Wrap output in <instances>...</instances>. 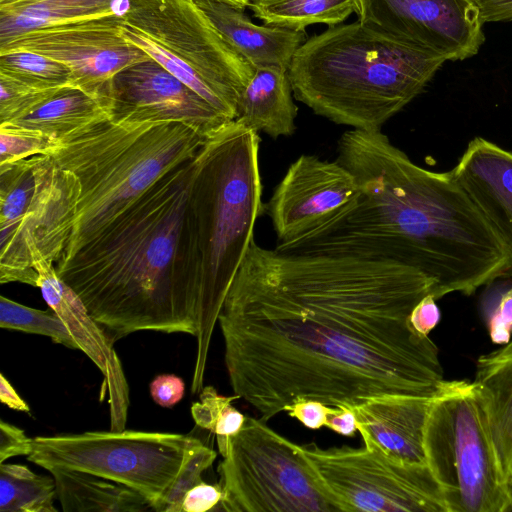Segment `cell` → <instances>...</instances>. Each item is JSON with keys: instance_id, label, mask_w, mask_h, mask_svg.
Returning <instances> with one entry per match:
<instances>
[{"instance_id": "5bb4252c", "label": "cell", "mask_w": 512, "mask_h": 512, "mask_svg": "<svg viewBox=\"0 0 512 512\" xmlns=\"http://www.w3.org/2000/svg\"><path fill=\"white\" fill-rule=\"evenodd\" d=\"M358 21L442 57L464 60L484 42L474 0H358Z\"/></svg>"}, {"instance_id": "44dd1931", "label": "cell", "mask_w": 512, "mask_h": 512, "mask_svg": "<svg viewBox=\"0 0 512 512\" xmlns=\"http://www.w3.org/2000/svg\"><path fill=\"white\" fill-rule=\"evenodd\" d=\"M292 95L288 69L256 68L239 98L235 120L273 139L291 136L297 116Z\"/></svg>"}, {"instance_id": "d6986e66", "label": "cell", "mask_w": 512, "mask_h": 512, "mask_svg": "<svg viewBox=\"0 0 512 512\" xmlns=\"http://www.w3.org/2000/svg\"><path fill=\"white\" fill-rule=\"evenodd\" d=\"M435 398L384 396L350 407L357 418L358 432L369 436L388 456L427 464L424 432Z\"/></svg>"}, {"instance_id": "d6a6232c", "label": "cell", "mask_w": 512, "mask_h": 512, "mask_svg": "<svg viewBox=\"0 0 512 512\" xmlns=\"http://www.w3.org/2000/svg\"><path fill=\"white\" fill-rule=\"evenodd\" d=\"M59 89L33 88L0 74V123L10 122L27 115Z\"/></svg>"}, {"instance_id": "4316f807", "label": "cell", "mask_w": 512, "mask_h": 512, "mask_svg": "<svg viewBox=\"0 0 512 512\" xmlns=\"http://www.w3.org/2000/svg\"><path fill=\"white\" fill-rule=\"evenodd\" d=\"M54 478L21 464L0 463V512H57Z\"/></svg>"}, {"instance_id": "f6af8a7d", "label": "cell", "mask_w": 512, "mask_h": 512, "mask_svg": "<svg viewBox=\"0 0 512 512\" xmlns=\"http://www.w3.org/2000/svg\"><path fill=\"white\" fill-rule=\"evenodd\" d=\"M510 482H511V485H512V472H511V476H510Z\"/></svg>"}, {"instance_id": "e0dca14e", "label": "cell", "mask_w": 512, "mask_h": 512, "mask_svg": "<svg viewBox=\"0 0 512 512\" xmlns=\"http://www.w3.org/2000/svg\"><path fill=\"white\" fill-rule=\"evenodd\" d=\"M38 287L49 308L62 319L78 349L100 370L103 382L100 399L108 397L110 428L125 429L129 407V387L120 359L104 329L90 315L76 292L57 274L54 263L41 255L33 256Z\"/></svg>"}, {"instance_id": "8d00e7d4", "label": "cell", "mask_w": 512, "mask_h": 512, "mask_svg": "<svg viewBox=\"0 0 512 512\" xmlns=\"http://www.w3.org/2000/svg\"><path fill=\"white\" fill-rule=\"evenodd\" d=\"M330 407L317 400L301 399L286 406L284 411L304 426L310 429H319L325 426Z\"/></svg>"}, {"instance_id": "7402d4cb", "label": "cell", "mask_w": 512, "mask_h": 512, "mask_svg": "<svg viewBox=\"0 0 512 512\" xmlns=\"http://www.w3.org/2000/svg\"><path fill=\"white\" fill-rule=\"evenodd\" d=\"M503 467L512 472V341L479 357L473 381Z\"/></svg>"}, {"instance_id": "2e32d148", "label": "cell", "mask_w": 512, "mask_h": 512, "mask_svg": "<svg viewBox=\"0 0 512 512\" xmlns=\"http://www.w3.org/2000/svg\"><path fill=\"white\" fill-rule=\"evenodd\" d=\"M109 117L116 122L176 121L211 136L230 122L205 99L151 58L111 80Z\"/></svg>"}, {"instance_id": "b9f144b4", "label": "cell", "mask_w": 512, "mask_h": 512, "mask_svg": "<svg viewBox=\"0 0 512 512\" xmlns=\"http://www.w3.org/2000/svg\"><path fill=\"white\" fill-rule=\"evenodd\" d=\"M0 400L10 409L30 412L28 404L20 397L3 373L0 374Z\"/></svg>"}, {"instance_id": "6da1fadb", "label": "cell", "mask_w": 512, "mask_h": 512, "mask_svg": "<svg viewBox=\"0 0 512 512\" xmlns=\"http://www.w3.org/2000/svg\"><path fill=\"white\" fill-rule=\"evenodd\" d=\"M434 290L399 262L253 240L218 317L234 394L264 422L301 399L437 397L448 382L438 348L409 322Z\"/></svg>"}, {"instance_id": "1f68e13d", "label": "cell", "mask_w": 512, "mask_h": 512, "mask_svg": "<svg viewBox=\"0 0 512 512\" xmlns=\"http://www.w3.org/2000/svg\"><path fill=\"white\" fill-rule=\"evenodd\" d=\"M216 452L202 441L187 456L157 512H182V503L188 490L202 482V474L214 462Z\"/></svg>"}, {"instance_id": "7bdbcfd3", "label": "cell", "mask_w": 512, "mask_h": 512, "mask_svg": "<svg viewBox=\"0 0 512 512\" xmlns=\"http://www.w3.org/2000/svg\"><path fill=\"white\" fill-rule=\"evenodd\" d=\"M237 7H240L242 9H245L246 7H249L252 0H219Z\"/></svg>"}, {"instance_id": "9a60e30c", "label": "cell", "mask_w": 512, "mask_h": 512, "mask_svg": "<svg viewBox=\"0 0 512 512\" xmlns=\"http://www.w3.org/2000/svg\"><path fill=\"white\" fill-rule=\"evenodd\" d=\"M354 175L340 162L301 155L288 167L265 209L277 236L288 246L331 223L358 200Z\"/></svg>"}, {"instance_id": "e575fe53", "label": "cell", "mask_w": 512, "mask_h": 512, "mask_svg": "<svg viewBox=\"0 0 512 512\" xmlns=\"http://www.w3.org/2000/svg\"><path fill=\"white\" fill-rule=\"evenodd\" d=\"M33 451V438L4 420L0 421V463L15 456H29Z\"/></svg>"}, {"instance_id": "ee69618b", "label": "cell", "mask_w": 512, "mask_h": 512, "mask_svg": "<svg viewBox=\"0 0 512 512\" xmlns=\"http://www.w3.org/2000/svg\"><path fill=\"white\" fill-rule=\"evenodd\" d=\"M18 1H21V0H0V7L10 5V4H13Z\"/></svg>"}, {"instance_id": "ac0fdd59", "label": "cell", "mask_w": 512, "mask_h": 512, "mask_svg": "<svg viewBox=\"0 0 512 512\" xmlns=\"http://www.w3.org/2000/svg\"><path fill=\"white\" fill-rule=\"evenodd\" d=\"M450 173L512 252V152L476 137Z\"/></svg>"}, {"instance_id": "836d02e7", "label": "cell", "mask_w": 512, "mask_h": 512, "mask_svg": "<svg viewBox=\"0 0 512 512\" xmlns=\"http://www.w3.org/2000/svg\"><path fill=\"white\" fill-rule=\"evenodd\" d=\"M491 340L496 344H506L512 333V287L500 297L488 320Z\"/></svg>"}, {"instance_id": "d590c367", "label": "cell", "mask_w": 512, "mask_h": 512, "mask_svg": "<svg viewBox=\"0 0 512 512\" xmlns=\"http://www.w3.org/2000/svg\"><path fill=\"white\" fill-rule=\"evenodd\" d=\"M223 499L221 486L208 484L204 481L192 487L186 493L182 512H206L220 505Z\"/></svg>"}, {"instance_id": "484cf974", "label": "cell", "mask_w": 512, "mask_h": 512, "mask_svg": "<svg viewBox=\"0 0 512 512\" xmlns=\"http://www.w3.org/2000/svg\"><path fill=\"white\" fill-rule=\"evenodd\" d=\"M358 0H252L249 7L265 25L304 32L313 24L336 26L356 12Z\"/></svg>"}, {"instance_id": "60d3db41", "label": "cell", "mask_w": 512, "mask_h": 512, "mask_svg": "<svg viewBox=\"0 0 512 512\" xmlns=\"http://www.w3.org/2000/svg\"><path fill=\"white\" fill-rule=\"evenodd\" d=\"M474 2L484 23L512 20V0H474Z\"/></svg>"}, {"instance_id": "52a82bcc", "label": "cell", "mask_w": 512, "mask_h": 512, "mask_svg": "<svg viewBox=\"0 0 512 512\" xmlns=\"http://www.w3.org/2000/svg\"><path fill=\"white\" fill-rule=\"evenodd\" d=\"M122 35L228 120L255 68L219 34L194 0H127Z\"/></svg>"}, {"instance_id": "ffe728a7", "label": "cell", "mask_w": 512, "mask_h": 512, "mask_svg": "<svg viewBox=\"0 0 512 512\" xmlns=\"http://www.w3.org/2000/svg\"><path fill=\"white\" fill-rule=\"evenodd\" d=\"M224 40L255 69H288L297 49L305 42L304 32L256 25L244 9L219 0H194Z\"/></svg>"}, {"instance_id": "4dcf8cb0", "label": "cell", "mask_w": 512, "mask_h": 512, "mask_svg": "<svg viewBox=\"0 0 512 512\" xmlns=\"http://www.w3.org/2000/svg\"><path fill=\"white\" fill-rule=\"evenodd\" d=\"M55 141L42 132L13 123H0V167L50 154Z\"/></svg>"}, {"instance_id": "ab89813d", "label": "cell", "mask_w": 512, "mask_h": 512, "mask_svg": "<svg viewBox=\"0 0 512 512\" xmlns=\"http://www.w3.org/2000/svg\"><path fill=\"white\" fill-rule=\"evenodd\" d=\"M325 426L343 436H354L358 431L355 412L346 405L331 406Z\"/></svg>"}, {"instance_id": "d4e9b609", "label": "cell", "mask_w": 512, "mask_h": 512, "mask_svg": "<svg viewBox=\"0 0 512 512\" xmlns=\"http://www.w3.org/2000/svg\"><path fill=\"white\" fill-rule=\"evenodd\" d=\"M108 117L102 100L79 88L65 86L27 115L9 123L38 130L56 141Z\"/></svg>"}, {"instance_id": "74e56055", "label": "cell", "mask_w": 512, "mask_h": 512, "mask_svg": "<svg viewBox=\"0 0 512 512\" xmlns=\"http://www.w3.org/2000/svg\"><path fill=\"white\" fill-rule=\"evenodd\" d=\"M183 380L172 374L157 376L150 384V394L155 403L162 407L177 404L184 396Z\"/></svg>"}, {"instance_id": "603a6c76", "label": "cell", "mask_w": 512, "mask_h": 512, "mask_svg": "<svg viewBox=\"0 0 512 512\" xmlns=\"http://www.w3.org/2000/svg\"><path fill=\"white\" fill-rule=\"evenodd\" d=\"M54 478L64 512L153 511L150 502L130 487L88 472L65 467L47 469Z\"/></svg>"}, {"instance_id": "ba28073f", "label": "cell", "mask_w": 512, "mask_h": 512, "mask_svg": "<svg viewBox=\"0 0 512 512\" xmlns=\"http://www.w3.org/2000/svg\"><path fill=\"white\" fill-rule=\"evenodd\" d=\"M424 449L448 512L512 510V485L473 382L448 381L433 400Z\"/></svg>"}, {"instance_id": "cb8c5ba5", "label": "cell", "mask_w": 512, "mask_h": 512, "mask_svg": "<svg viewBox=\"0 0 512 512\" xmlns=\"http://www.w3.org/2000/svg\"><path fill=\"white\" fill-rule=\"evenodd\" d=\"M127 0H21L0 7V43L39 27L123 15Z\"/></svg>"}, {"instance_id": "f1b7e54d", "label": "cell", "mask_w": 512, "mask_h": 512, "mask_svg": "<svg viewBox=\"0 0 512 512\" xmlns=\"http://www.w3.org/2000/svg\"><path fill=\"white\" fill-rule=\"evenodd\" d=\"M0 327L43 335L55 343L78 349L68 328L51 308L45 311L31 308L3 295L0 296Z\"/></svg>"}, {"instance_id": "30bf717a", "label": "cell", "mask_w": 512, "mask_h": 512, "mask_svg": "<svg viewBox=\"0 0 512 512\" xmlns=\"http://www.w3.org/2000/svg\"><path fill=\"white\" fill-rule=\"evenodd\" d=\"M218 466L228 512H343L302 445L272 430L259 418L245 417L227 439Z\"/></svg>"}, {"instance_id": "f35d334b", "label": "cell", "mask_w": 512, "mask_h": 512, "mask_svg": "<svg viewBox=\"0 0 512 512\" xmlns=\"http://www.w3.org/2000/svg\"><path fill=\"white\" fill-rule=\"evenodd\" d=\"M440 321V310L432 295L424 297L409 316L411 326L420 334L427 335Z\"/></svg>"}, {"instance_id": "8fae6325", "label": "cell", "mask_w": 512, "mask_h": 512, "mask_svg": "<svg viewBox=\"0 0 512 512\" xmlns=\"http://www.w3.org/2000/svg\"><path fill=\"white\" fill-rule=\"evenodd\" d=\"M200 439L183 434L110 430L33 438L30 462L65 467L124 484L157 512L184 461Z\"/></svg>"}, {"instance_id": "8992f818", "label": "cell", "mask_w": 512, "mask_h": 512, "mask_svg": "<svg viewBox=\"0 0 512 512\" xmlns=\"http://www.w3.org/2000/svg\"><path fill=\"white\" fill-rule=\"evenodd\" d=\"M209 137L182 122H116L108 117L56 140L48 155L76 176L80 189L62 258L95 238L160 179L194 158Z\"/></svg>"}, {"instance_id": "83f0119b", "label": "cell", "mask_w": 512, "mask_h": 512, "mask_svg": "<svg viewBox=\"0 0 512 512\" xmlns=\"http://www.w3.org/2000/svg\"><path fill=\"white\" fill-rule=\"evenodd\" d=\"M0 74L42 90L73 86L72 72L66 65L25 50L0 53Z\"/></svg>"}, {"instance_id": "4fadbf2b", "label": "cell", "mask_w": 512, "mask_h": 512, "mask_svg": "<svg viewBox=\"0 0 512 512\" xmlns=\"http://www.w3.org/2000/svg\"><path fill=\"white\" fill-rule=\"evenodd\" d=\"M123 22L122 15H109L39 27L0 43V53L25 50L59 61L71 70L73 87L107 106L112 78L150 59L122 35Z\"/></svg>"}, {"instance_id": "7a4b0ae2", "label": "cell", "mask_w": 512, "mask_h": 512, "mask_svg": "<svg viewBox=\"0 0 512 512\" xmlns=\"http://www.w3.org/2000/svg\"><path fill=\"white\" fill-rule=\"evenodd\" d=\"M336 160L354 175L357 202L284 251L399 262L435 282L436 300L512 274V252L450 172L415 164L381 130L346 131Z\"/></svg>"}, {"instance_id": "5b68a950", "label": "cell", "mask_w": 512, "mask_h": 512, "mask_svg": "<svg viewBox=\"0 0 512 512\" xmlns=\"http://www.w3.org/2000/svg\"><path fill=\"white\" fill-rule=\"evenodd\" d=\"M445 60L356 21L306 40L288 75L296 100L351 129L378 131L411 102Z\"/></svg>"}, {"instance_id": "9c48e42d", "label": "cell", "mask_w": 512, "mask_h": 512, "mask_svg": "<svg viewBox=\"0 0 512 512\" xmlns=\"http://www.w3.org/2000/svg\"><path fill=\"white\" fill-rule=\"evenodd\" d=\"M80 189L50 155L0 167V283L38 287L35 254L52 263L71 237Z\"/></svg>"}, {"instance_id": "277c9868", "label": "cell", "mask_w": 512, "mask_h": 512, "mask_svg": "<svg viewBox=\"0 0 512 512\" xmlns=\"http://www.w3.org/2000/svg\"><path fill=\"white\" fill-rule=\"evenodd\" d=\"M259 150L258 133L233 120L199 152L175 263L178 302L196 329L193 394L204 387L219 313L265 209Z\"/></svg>"}, {"instance_id": "7c38bea8", "label": "cell", "mask_w": 512, "mask_h": 512, "mask_svg": "<svg viewBox=\"0 0 512 512\" xmlns=\"http://www.w3.org/2000/svg\"><path fill=\"white\" fill-rule=\"evenodd\" d=\"M362 448H302L343 512H448L442 489L427 464L384 453L365 433Z\"/></svg>"}, {"instance_id": "3957f363", "label": "cell", "mask_w": 512, "mask_h": 512, "mask_svg": "<svg viewBox=\"0 0 512 512\" xmlns=\"http://www.w3.org/2000/svg\"><path fill=\"white\" fill-rule=\"evenodd\" d=\"M199 152L56 263L113 343L146 330L196 335L178 302L175 263Z\"/></svg>"}, {"instance_id": "f546056e", "label": "cell", "mask_w": 512, "mask_h": 512, "mask_svg": "<svg viewBox=\"0 0 512 512\" xmlns=\"http://www.w3.org/2000/svg\"><path fill=\"white\" fill-rule=\"evenodd\" d=\"M199 401L191 407L195 423L216 435L221 456L226 451L227 439L242 428L245 417L231 402L240 399L237 395L222 396L212 386H205L199 393Z\"/></svg>"}]
</instances>
